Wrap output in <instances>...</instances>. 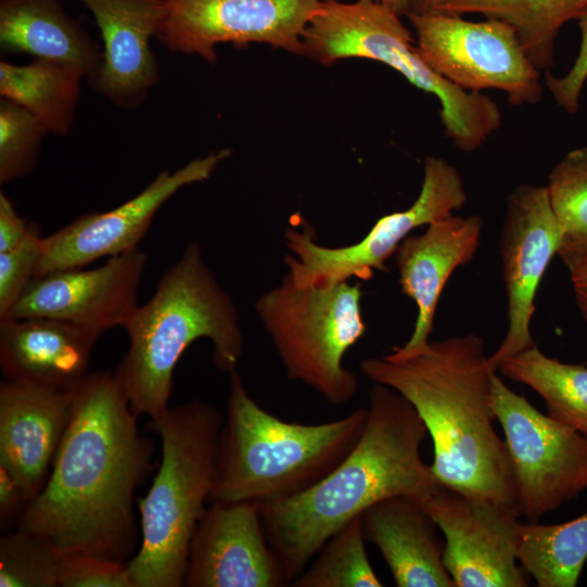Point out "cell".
<instances>
[{
    "mask_svg": "<svg viewBox=\"0 0 587 587\" xmlns=\"http://www.w3.org/2000/svg\"><path fill=\"white\" fill-rule=\"evenodd\" d=\"M114 373H88L39 492L17 528L62 553L117 562L134 550V494L150 472L153 448Z\"/></svg>",
    "mask_w": 587,
    "mask_h": 587,
    "instance_id": "1",
    "label": "cell"
},
{
    "mask_svg": "<svg viewBox=\"0 0 587 587\" xmlns=\"http://www.w3.org/2000/svg\"><path fill=\"white\" fill-rule=\"evenodd\" d=\"M367 410L361 437L335 469L303 491L260 503L266 538L288 583L373 504L400 495L423 500L441 485L421 458L428 433L412 404L375 384Z\"/></svg>",
    "mask_w": 587,
    "mask_h": 587,
    "instance_id": "2",
    "label": "cell"
},
{
    "mask_svg": "<svg viewBox=\"0 0 587 587\" xmlns=\"http://www.w3.org/2000/svg\"><path fill=\"white\" fill-rule=\"evenodd\" d=\"M360 369L415 409L432 438L430 469L442 486L490 498L517 513L507 446L495 429L491 397L497 370L482 337L466 334L429 341L413 357L370 358Z\"/></svg>",
    "mask_w": 587,
    "mask_h": 587,
    "instance_id": "3",
    "label": "cell"
},
{
    "mask_svg": "<svg viewBox=\"0 0 587 587\" xmlns=\"http://www.w3.org/2000/svg\"><path fill=\"white\" fill-rule=\"evenodd\" d=\"M123 328L129 347L114 374L134 413L151 420L168 409L174 369L193 341L209 339L214 365L228 373L236 370L243 349L236 308L196 241L187 245Z\"/></svg>",
    "mask_w": 587,
    "mask_h": 587,
    "instance_id": "4",
    "label": "cell"
},
{
    "mask_svg": "<svg viewBox=\"0 0 587 587\" xmlns=\"http://www.w3.org/2000/svg\"><path fill=\"white\" fill-rule=\"evenodd\" d=\"M367 413L359 408L320 424L287 422L259 405L232 371L209 503H264L305 490L352 450Z\"/></svg>",
    "mask_w": 587,
    "mask_h": 587,
    "instance_id": "5",
    "label": "cell"
},
{
    "mask_svg": "<svg viewBox=\"0 0 587 587\" xmlns=\"http://www.w3.org/2000/svg\"><path fill=\"white\" fill-rule=\"evenodd\" d=\"M150 427L161 440V462L138 501L141 539L127 569L133 587H180L214 486L223 421L213 405L195 400L168 408Z\"/></svg>",
    "mask_w": 587,
    "mask_h": 587,
    "instance_id": "6",
    "label": "cell"
},
{
    "mask_svg": "<svg viewBox=\"0 0 587 587\" xmlns=\"http://www.w3.org/2000/svg\"><path fill=\"white\" fill-rule=\"evenodd\" d=\"M304 55L322 65L362 58L390 66L439 102L445 135L462 152L476 151L502 124L499 105L433 71L421 57L400 14L375 0H322L303 34Z\"/></svg>",
    "mask_w": 587,
    "mask_h": 587,
    "instance_id": "7",
    "label": "cell"
},
{
    "mask_svg": "<svg viewBox=\"0 0 587 587\" xmlns=\"http://www.w3.org/2000/svg\"><path fill=\"white\" fill-rule=\"evenodd\" d=\"M359 283L298 286L288 274L255 303L287 376L332 404L348 402L358 379L346 369V352L364 335Z\"/></svg>",
    "mask_w": 587,
    "mask_h": 587,
    "instance_id": "8",
    "label": "cell"
},
{
    "mask_svg": "<svg viewBox=\"0 0 587 587\" xmlns=\"http://www.w3.org/2000/svg\"><path fill=\"white\" fill-rule=\"evenodd\" d=\"M407 16L421 57L448 82L471 92L500 90L512 105L540 102V71L508 23L488 17L474 22L440 11Z\"/></svg>",
    "mask_w": 587,
    "mask_h": 587,
    "instance_id": "9",
    "label": "cell"
},
{
    "mask_svg": "<svg viewBox=\"0 0 587 587\" xmlns=\"http://www.w3.org/2000/svg\"><path fill=\"white\" fill-rule=\"evenodd\" d=\"M491 404L502 427L516 490L527 522L587 489V437L538 411L496 374Z\"/></svg>",
    "mask_w": 587,
    "mask_h": 587,
    "instance_id": "10",
    "label": "cell"
},
{
    "mask_svg": "<svg viewBox=\"0 0 587 587\" xmlns=\"http://www.w3.org/2000/svg\"><path fill=\"white\" fill-rule=\"evenodd\" d=\"M467 196L459 171L447 160L427 155L421 191L405 210L382 216L359 242L338 248L319 245L309 229L288 228V275L298 286H328L352 277L372 278L375 271H385L386 261L409 234L423 225L460 210Z\"/></svg>",
    "mask_w": 587,
    "mask_h": 587,
    "instance_id": "11",
    "label": "cell"
},
{
    "mask_svg": "<svg viewBox=\"0 0 587 587\" xmlns=\"http://www.w3.org/2000/svg\"><path fill=\"white\" fill-rule=\"evenodd\" d=\"M155 38L168 50L214 64L215 47L268 43L304 55L303 34L322 0H163Z\"/></svg>",
    "mask_w": 587,
    "mask_h": 587,
    "instance_id": "12",
    "label": "cell"
},
{
    "mask_svg": "<svg viewBox=\"0 0 587 587\" xmlns=\"http://www.w3.org/2000/svg\"><path fill=\"white\" fill-rule=\"evenodd\" d=\"M421 501L444 535V564L455 587L528 585L517 565L522 523L516 512L442 485Z\"/></svg>",
    "mask_w": 587,
    "mask_h": 587,
    "instance_id": "13",
    "label": "cell"
},
{
    "mask_svg": "<svg viewBox=\"0 0 587 587\" xmlns=\"http://www.w3.org/2000/svg\"><path fill=\"white\" fill-rule=\"evenodd\" d=\"M232 154L229 149L197 158L183 167L161 171L139 193L105 212H91L42 237L35 277L85 267L104 257L138 248L160 208L183 187L204 182Z\"/></svg>",
    "mask_w": 587,
    "mask_h": 587,
    "instance_id": "14",
    "label": "cell"
},
{
    "mask_svg": "<svg viewBox=\"0 0 587 587\" xmlns=\"http://www.w3.org/2000/svg\"><path fill=\"white\" fill-rule=\"evenodd\" d=\"M499 245L509 323L501 344L488 357L496 370L502 360L536 346L530 334L535 297L560 246L546 186L520 185L509 193Z\"/></svg>",
    "mask_w": 587,
    "mask_h": 587,
    "instance_id": "15",
    "label": "cell"
},
{
    "mask_svg": "<svg viewBox=\"0 0 587 587\" xmlns=\"http://www.w3.org/2000/svg\"><path fill=\"white\" fill-rule=\"evenodd\" d=\"M147 260V253L136 248L96 268L60 270L35 277L4 317H51L101 335L124 327L138 305Z\"/></svg>",
    "mask_w": 587,
    "mask_h": 587,
    "instance_id": "16",
    "label": "cell"
},
{
    "mask_svg": "<svg viewBox=\"0 0 587 587\" xmlns=\"http://www.w3.org/2000/svg\"><path fill=\"white\" fill-rule=\"evenodd\" d=\"M188 587H279L288 585L264 530L260 503L212 502L189 550Z\"/></svg>",
    "mask_w": 587,
    "mask_h": 587,
    "instance_id": "17",
    "label": "cell"
},
{
    "mask_svg": "<svg viewBox=\"0 0 587 587\" xmlns=\"http://www.w3.org/2000/svg\"><path fill=\"white\" fill-rule=\"evenodd\" d=\"M75 387L55 389L7 379L0 385V466L27 503L39 492L70 423Z\"/></svg>",
    "mask_w": 587,
    "mask_h": 587,
    "instance_id": "18",
    "label": "cell"
},
{
    "mask_svg": "<svg viewBox=\"0 0 587 587\" xmlns=\"http://www.w3.org/2000/svg\"><path fill=\"white\" fill-rule=\"evenodd\" d=\"M483 221L454 213L432 222L425 233L408 236L395 252L399 284L417 308L409 340L387 354L405 359L429 344L439 298L453 272L472 261L479 247Z\"/></svg>",
    "mask_w": 587,
    "mask_h": 587,
    "instance_id": "19",
    "label": "cell"
},
{
    "mask_svg": "<svg viewBox=\"0 0 587 587\" xmlns=\"http://www.w3.org/2000/svg\"><path fill=\"white\" fill-rule=\"evenodd\" d=\"M92 14L102 39V61L89 83L123 109H136L160 78L150 47L163 14V0H78Z\"/></svg>",
    "mask_w": 587,
    "mask_h": 587,
    "instance_id": "20",
    "label": "cell"
},
{
    "mask_svg": "<svg viewBox=\"0 0 587 587\" xmlns=\"http://www.w3.org/2000/svg\"><path fill=\"white\" fill-rule=\"evenodd\" d=\"M100 336L51 317H2L0 367L7 379L71 389L88 374Z\"/></svg>",
    "mask_w": 587,
    "mask_h": 587,
    "instance_id": "21",
    "label": "cell"
},
{
    "mask_svg": "<svg viewBox=\"0 0 587 587\" xmlns=\"http://www.w3.org/2000/svg\"><path fill=\"white\" fill-rule=\"evenodd\" d=\"M367 541L379 550L398 587H455L444 564L439 527L422 501L394 496L362 515Z\"/></svg>",
    "mask_w": 587,
    "mask_h": 587,
    "instance_id": "22",
    "label": "cell"
},
{
    "mask_svg": "<svg viewBox=\"0 0 587 587\" xmlns=\"http://www.w3.org/2000/svg\"><path fill=\"white\" fill-rule=\"evenodd\" d=\"M0 47L79 67L89 84L97 75L102 48L60 0H0Z\"/></svg>",
    "mask_w": 587,
    "mask_h": 587,
    "instance_id": "23",
    "label": "cell"
},
{
    "mask_svg": "<svg viewBox=\"0 0 587 587\" xmlns=\"http://www.w3.org/2000/svg\"><path fill=\"white\" fill-rule=\"evenodd\" d=\"M84 72L72 64L33 59L23 65L0 62V95L30 112L49 134L73 126Z\"/></svg>",
    "mask_w": 587,
    "mask_h": 587,
    "instance_id": "24",
    "label": "cell"
},
{
    "mask_svg": "<svg viewBox=\"0 0 587 587\" xmlns=\"http://www.w3.org/2000/svg\"><path fill=\"white\" fill-rule=\"evenodd\" d=\"M587 10V0H449L438 11L478 13L511 25L528 58L539 70L553 65L562 26Z\"/></svg>",
    "mask_w": 587,
    "mask_h": 587,
    "instance_id": "25",
    "label": "cell"
},
{
    "mask_svg": "<svg viewBox=\"0 0 587 587\" xmlns=\"http://www.w3.org/2000/svg\"><path fill=\"white\" fill-rule=\"evenodd\" d=\"M497 372L530 387L547 415L587 437V366L561 362L537 346L502 360Z\"/></svg>",
    "mask_w": 587,
    "mask_h": 587,
    "instance_id": "26",
    "label": "cell"
},
{
    "mask_svg": "<svg viewBox=\"0 0 587 587\" xmlns=\"http://www.w3.org/2000/svg\"><path fill=\"white\" fill-rule=\"evenodd\" d=\"M517 560L539 587H575L587 561V512L560 524L522 523Z\"/></svg>",
    "mask_w": 587,
    "mask_h": 587,
    "instance_id": "27",
    "label": "cell"
},
{
    "mask_svg": "<svg viewBox=\"0 0 587 587\" xmlns=\"http://www.w3.org/2000/svg\"><path fill=\"white\" fill-rule=\"evenodd\" d=\"M546 189L560 228L558 255L571 272L587 261V145L553 166Z\"/></svg>",
    "mask_w": 587,
    "mask_h": 587,
    "instance_id": "28",
    "label": "cell"
},
{
    "mask_svg": "<svg viewBox=\"0 0 587 587\" xmlns=\"http://www.w3.org/2000/svg\"><path fill=\"white\" fill-rule=\"evenodd\" d=\"M361 516L332 536L302 573L294 587H382L369 561Z\"/></svg>",
    "mask_w": 587,
    "mask_h": 587,
    "instance_id": "29",
    "label": "cell"
},
{
    "mask_svg": "<svg viewBox=\"0 0 587 587\" xmlns=\"http://www.w3.org/2000/svg\"><path fill=\"white\" fill-rule=\"evenodd\" d=\"M63 553L17 528L0 540V587H59Z\"/></svg>",
    "mask_w": 587,
    "mask_h": 587,
    "instance_id": "30",
    "label": "cell"
},
{
    "mask_svg": "<svg viewBox=\"0 0 587 587\" xmlns=\"http://www.w3.org/2000/svg\"><path fill=\"white\" fill-rule=\"evenodd\" d=\"M38 120L20 104L0 99V183L28 174L37 163L45 135Z\"/></svg>",
    "mask_w": 587,
    "mask_h": 587,
    "instance_id": "31",
    "label": "cell"
},
{
    "mask_svg": "<svg viewBox=\"0 0 587 587\" xmlns=\"http://www.w3.org/2000/svg\"><path fill=\"white\" fill-rule=\"evenodd\" d=\"M42 236L35 224L28 237L16 248L0 252V319L8 315L35 278Z\"/></svg>",
    "mask_w": 587,
    "mask_h": 587,
    "instance_id": "32",
    "label": "cell"
},
{
    "mask_svg": "<svg viewBox=\"0 0 587 587\" xmlns=\"http://www.w3.org/2000/svg\"><path fill=\"white\" fill-rule=\"evenodd\" d=\"M59 587H133L127 562L63 553Z\"/></svg>",
    "mask_w": 587,
    "mask_h": 587,
    "instance_id": "33",
    "label": "cell"
},
{
    "mask_svg": "<svg viewBox=\"0 0 587 587\" xmlns=\"http://www.w3.org/2000/svg\"><path fill=\"white\" fill-rule=\"evenodd\" d=\"M580 43L577 57L571 68L563 76L546 75V85L555 103L565 112L575 114L579 109V99L587 80V10L577 18Z\"/></svg>",
    "mask_w": 587,
    "mask_h": 587,
    "instance_id": "34",
    "label": "cell"
},
{
    "mask_svg": "<svg viewBox=\"0 0 587 587\" xmlns=\"http://www.w3.org/2000/svg\"><path fill=\"white\" fill-rule=\"evenodd\" d=\"M35 224L28 223L15 210L9 197L0 192V252L20 246L30 234Z\"/></svg>",
    "mask_w": 587,
    "mask_h": 587,
    "instance_id": "35",
    "label": "cell"
},
{
    "mask_svg": "<svg viewBox=\"0 0 587 587\" xmlns=\"http://www.w3.org/2000/svg\"><path fill=\"white\" fill-rule=\"evenodd\" d=\"M27 504L22 487L16 479L2 466H0V520L8 521L15 511Z\"/></svg>",
    "mask_w": 587,
    "mask_h": 587,
    "instance_id": "36",
    "label": "cell"
},
{
    "mask_svg": "<svg viewBox=\"0 0 587 587\" xmlns=\"http://www.w3.org/2000/svg\"><path fill=\"white\" fill-rule=\"evenodd\" d=\"M578 311L587 326V261L570 272Z\"/></svg>",
    "mask_w": 587,
    "mask_h": 587,
    "instance_id": "37",
    "label": "cell"
},
{
    "mask_svg": "<svg viewBox=\"0 0 587 587\" xmlns=\"http://www.w3.org/2000/svg\"><path fill=\"white\" fill-rule=\"evenodd\" d=\"M448 1L449 0H411L410 13L435 12L444 7Z\"/></svg>",
    "mask_w": 587,
    "mask_h": 587,
    "instance_id": "38",
    "label": "cell"
},
{
    "mask_svg": "<svg viewBox=\"0 0 587 587\" xmlns=\"http://www.w3.org/2000/svg\"><path fill=\"white\" fill-rule=\"evenodd\" d=\"M388 5L400 15H407L411 11V0H375Z\"/></svg>",
    "mask_w": 587,
    "mask_h": 587,
    "instance_id": "39",
    "label": "cell"
}]
</instances>
